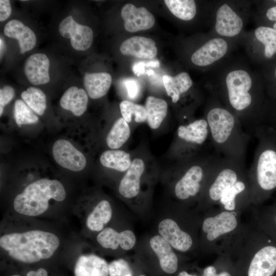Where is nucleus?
Returning <instances> with one entry per match:
<instances>
[{
	"instance_id": "obj_1",
	"label": "nucleus",
	"mask_w": 276,
	"mask_h": 276,
	"mask_svg": "<svg viewBox=\"0 0 276 276\" xmlns=\"http://www.w3.org/2000/svg\"><path fill=\"white\" fill-rule=\"evenodd\" d=\"M208 124L214 151L222 157L245 166L251 137L238 118L227 108L212 106L204 118Z\"/></svg>"
},
{
	"instance_id": "obj_2",
	"label": "nucleus",
	"mask_w": 276,
	"mask_h": 276,
	"mask_svg": "<svg viewBox=\"0 0 276 276\" xmlns=\"http://www.w3.org/2000/svg\"><path fill=\"white\" fill-rule=\"evenodd\" d=\"M59 245L55 234L40 230L13 233L0 238V246L13 259L33 263L51 258Z\"/></svg>"
},
{
	"instance_id": "obj_3",
	"label": "nucleus",
	"mask_w": 276,
	"mask_h": 276,
	"mask_svg": "<svg viewBox=\"0 0 276 276\" xmlns=\"http://www.w3.org/2000/svg\"><path fill=\"white\" fill-rule=\"evenodd\" d=\"M254 136L259 145L248 170L251 202H261L268 193L276 188V150L267 147L265 136L260 126Z\"/></svg>"
},
{
	"instance_id": "obj_4",
	"label": "nucleus",
	"mask_w": 276,
	"mask_h": 276,
	"mask_svg": "<svg viewBox=\"0 0 276 276\" xmlns=\"http://www.w3.org/2000/svg\"><path fill=\"white\" fill-rule=\"evenodd\" d=\"M65 197V189L59 181L41 178L30 183L22 193L17 195L13 206L19 214L36 216L48 210L50 199L62 201Z\"/></svg>"
},
{
	"instance_id": "obj_5",
	"label": "nucleus",
	"mask_w": 276,
	"mask_h": 276,
	"mask_svg": "<svg viewBox=\"0 0 276 276\" xmlns=\"http://www.w3.org/2000/svg\"><path fill=\"white\" fill-rule=\"evenodd\" d=\"M248 174L246 166L221 157L202 193L209 203H219L223 192Z\"/></svg>"
},
{
	"instance_id": "obj_6",
	"label": "nucleus",
	"mask_w": 276,
	"mask_h": 276,
	"mask_svg": "<svg viewBox=\"0 0 276 276\" xmlns=\"http://www.w3.org/2000/svg\"><path fill=\"white\" fill-rule=\"evenodd\" d=\"M176 133L177 155L182 159L208 152L204 149L208 146L212 147L208 124L205 119L180 125Z\"/></svg>"
},
{
	"instance_id": "obj_7",
	"label": "nucleus",
	"mask_w": 276,
	"mask_h": 276,
	"mask_svg": "<svg viewBox=\"0 0 276 276\" xmlns=\"http://www.w3.org/2000/svg\"><path fill=\"white\" fill-rule=\"evenodd\" d=\"M275 272L276 241L264 232L261 243L250 261L247 276H273Z\"/></svg>"
},
{
	"instance_id": "obj_8",
	"label": "nucleus",
	"mask_w": 276,
	"mask_h": 276,
	"mask_svg": "<svg viewBox=\"0 0 276 276\" xmlns=\"http://www.w3.org/2000/svg\"><path fill=\"white\" fill-rule=\"evenodd\" d=\"M60 35L70 38L72 47L76 50L84 51L88 49L93 41V31L88 26L78 24L72 16L62 20L59 25Z\"/></svg>"
},
{
	"instance_id": "obj_9",
	"label": "nucleus",
	"mask_w": 276,
	"mask_h": 276,
	"mask_svg": "<svg viewBox=\"0 0 276 276\" xmlns=\"http://www.w3.org/2000/svg\"><path fill=\"white\" fill-rule=\"evenodd\" d=\"M52 154L59 165L72 171H80L86 165L87 161L84 154L71 142L65 139H59L54 142Z\"/></svg>"
},
{
	"instance_id": "obj_10",
	"label": "nucleus",
	"mask_w": 276,
	"mask_h": 276,
	"mask_svg": "<svg viewBox=\"0 0 276 276\" xmlns=\"http://www.w3.org/2000/svg\"><path fill=\"white\" fill-rule=\"evenodd\" d=\"M238 220L231 211H223L215 216L208 217L203 221L202 229L209 242H213L221 236L236 229Z\"/></svg>"
},
{
	"instance_id": "obj_11",
	"label": "nucleus",
	"mask_w": 276,
	"mask_h": 276,
	"mask_svg": "<svg viewBox=\"0 0 276 276\" xmlns=\"http://www.w3.org/2000/svg\"><path fill=\"white\" fill-rule=\"evenodd\" d=\"M121 15L124 21L125 30L130 32L149 29L155 23L153 15L146 8H136L131 4H127L123 7Z\"/></svg>"
},
{
	"instance_id": "obj_12",
	"label": "nucleus",
	"mask_w": 276,
	"mask_h": 276,
	"mask_svg": "<svg viewBox=\"0 0 276 276\" xmlns=\"http://www.w3.org/2000/svg\"><path fill=\"white\" fill-rule=\"evenodd\" d=\"M159 235L174 249L181 252L189 250L192 246L191 236L182 230L175 221L166 218L162 220L158 226Z\"/></svg>"
},
{
	"instance_id": "obj_13",
	"label": "nucleus",
	"mask_w": 276,
	"mask_h": 276,
	"mask_svg": "<svg viewBox=\"0 0 276 276\" xmlns=\"http://www.w3.org/2000/svg\"><path fill=\"white\" fill-rule=\"evenodd\" d=\"M145 166L144 161L140 158H135L132 160L130 167L126 171L119 186V192L123 197L130 199L139 194L141 177Z\"/></svg>"
},
{
	"instance_id": "obj_14",
	"label": "nucleus",
	"mask_w": 276,
	"mask_h": 276,
	"mask_svg": "<svg viewBox=\"0 0 276 276\" xmlns=\"http://www.w3.org/2000/svg\"><path fill=\"white\" fill-rule=\"evenodd\" d=\"M228 49L227 43L221 38H215L207 41L192 55L191 61L201 66L209 65L222 58Z\"/></svg>"
},
{
	"instance_id": "obj_15",
	"label": "nucleus",
	"mask_w": 276,
	"mask_h": 276,
	"mask_svg": "<svg viewBox=\"0 0 276 276\" xmlns=\"http://www.w3.org/2000/svg\"><path fill=\"white\" fill-rule=\"evenodd\" d=\"M50 60L43 53L30 55L26 60L24 71L29 81L33 85L45 84L49 82Z\"/></svg>"
},
{
	"instance_id": "obj_16",
	"label": "nucleus",
	"mask_w": 276,
	"mask_h": 276,
	"mask_svg": "<svg viewBox=\"0 0 276 276\" xmlns=\"http://www.w3.org/2000/svg\"><path fill=\"white\" fill-rule=\"evenodd\" d=\"M97 240L105 248L115 250L120 246L123 250H128L134 247L136 238L134 233L129 229L118 232L111 227H106L97 235Z\"/></svg>"
},
{
	"instance_id": "obj_17",
	"label": "nucleus",
	"mask_w": 276,
	"mask_h": 276,
	"mask_svg": "<svg viewBox=\"0 0 276 276\" xmlns=\"http://www.w3.org/2000/svg\"><path fill=\"white\" fill-rule=\"evenodd\" d=\"M242 18L227 4H223L216 13L215 30L220 35L233 37L238 35L243 27Z\"/></svg>"
},
{
	"instance_id": "obj_18",
	"label": "nucleus",
	"mask_w": 276,
	"mask_h": 276,
	"mask_svg": "<svg viewBox=\"0 0 276 276\" xmlns=\"http://www.w3.org/2000/svg\"><path fill=\"white\" fill-rule=\"evenodd\" d=\"M120 51L124 55L142 59H152L157 53L153 40L139 36H133L124 41L120 46Z\"/></svg>"
},
{
	"instance_id": "obj_19",
	"label": "nucleus",
	"mask_w": 276,
	"mask_h": 276,
	"mask_svg": "<svg viewBox=\"0 0 276 276\" xmlns=\"http://www.w3.org/2000/svg\"><path fill=\"white\" fill-rule=\"evenodd\" d=\"M4 33L6 36L18 41L19 52L22 54L32 50L36 45L37 39L34 32L19 20H9L5 25Z\"/></svg>"
},
{
	"instance_id": "obj_20",
	"label": "nucleus",
	"mask_w": 276,
	"mask_h": 276,
	"mask_svg": "<svg viewBox=\"0 0 276 276\" xmlns=\"http://www.w3.org/2000/svg\"><path fill=\"white\" fill-rule=\"evenodd\" d=\"M150 245L158 257L162 269L167 273H175L178 268V259L172 247L159 235L150 239Z\"/></svg>"
},
{
	"instance_id": "obj_21",
	"label": "nucleus",
	"mask_w": 276,
	"mask_h": 276,
	"mask_svg": "<svg viewBox=\"0 0 276 276\" xmlns=\"http://www.w3.org/2000/svg\"><path fill=\"white\" fill-rule=\"evenodd\" d=\"M75 276H108V264L95 255L81 256L74 268Z\"/></svg>"
},
{
	"instance_id": "obj_22",
	"label": "nucleus",
	"mask_w": 276,
	"mask_h": 276,
	"mask_svg": "<svg viewBox=\"0 0 276 276\" xmlns=\"http://www.w3.org/2000/svg\"><path fill=\"white\" fill-rule=\"evenodd\" d=\"M88 96L84 89L72 86L62 95L60 100V105L63 109L72 112L74 115L80 117L87 109Z\"/></svg>"
},
{
	"instance_id": "obj_23",
	"label": "nucleus",
	"mask_w": 276,
	"mask_h": 276,
	"mask_svg": "<svg viewBox=\"0 0 276 276\" xmlns=\"http://www.w3.org/2000/svg\"><path fill=\"white\" fill-rule=\"evenodd\" d=\"M112 82L110 74L106 72L86 73L83 83L88 96L98 99L104 96L108 91Z\"/></svg>"
},
{
	"instance_id": "obj_24",
	"label": "nucleus",
	"mask_w": 276,
	"mask_h": 276,
	"mask_svg": "<svg viewBox=\"0 0 276 276\" xmlns=\"http://www.w3.org/2000/svg\"><path fill=\"white\" fill-rule=\"evenodd\" d=\"M163 81L167 95L174 103H177L181 95L188 91L193 84L190 75L186 72H181L175 76L165 75Z\"/></svg>"
},
{
	"instance_id": "obj_25",
	"label": "nucleus",
	"mask_w": 276,
	"mask_h": 276,
	"mask_svg": "<svg viewBox=\"0 0 276 276\" xmlns=\"http://www.w3.org/2000/svg\"><path fill=\"white\" fill-rule=\"evenodd\" d=\"M147 111V122L149 127L152 129L159 127L166 118L168 111V104L162 99L154 96H148L145 102Z\"/></svg>"
},
{
	"instance_id": "obj_26",
	"label": "nucleus",
	"mask_w": 276,
	"mask_h": 276,
	"mask_svg": "<svg viewBox=\"0 0 276 276\" xmlns=\"http://www.w3.org/2000/svg\"><path fill=\"white\" fill-rule=\"evenodd\" d=\"M112 214L111 206L108 201L102 200L95 207L86 219L87 227L90 230L100 232L110 220Z\"/></svg>"
},
{
	"instance_id": "obj_27",
	"label": "nucleus",
	"mask_w": 276,
	"mask_h": 276,
	"mask_svg": "<svg viewBox=\"0 0 276 276\" xmlns=\"http://www.w3.org/2000/svg\"><path fill=\"white\" fill-rule=\"evenodd\" d=\"M100 161L104 167L119 172H126L132 162L129 153L118 149L105 151L100 155Z\"/></svg>"
},
{
	"instance_id": "obj_28",
	"label": "nucleus",
	"mask_w": 276,
	"mask_h": 276,
	"mask_svg": "<svg viewBox=\"0 0 276 276\" xmlns=\"http://www.w3.org/2000/svg\"><path fill=\"white\" fill-rule=\"evenodd\" d=\"M130 128L124 118H120L112 125L106 137V144L111 149H118L129 139Z\"/></svg>"
},
{
	"instance_id": "obj_29",
	"label": "nucleus",
	"mask_w": 276,
	"mask_h": 276,
	"mask_svg": "<svg viewBox=\"0 0 276 276\" xmlns=\"http://www.w3.org/2000/svg\"><path fill=\"white\" fill-rule=\"evenodd\" d=\"M25 103L36 114L42 116L47 108V97L39 88L29 87L21 94Z\"/></svg>"
},
{
	"instance_id": "obj_30",
	"label": "nucleus",
	"mask_w": 276,
	"mask_h": 276,
	"mask_svg": "<svg viewBox=\"0 0 276 276\" xmlns=\"http://www.w3.org/2000/svg\"><path fill=\"white\" fill-rule=\"evenodd\" d=\"M164 2L170 11L180 19L190 20L196 15V6L193 0H165Z\"/></svg>"
},
{
	"instance_id": "obj_31",
	"label": "nucleus",
	"mask_w": 276,
	"mask_h": 276,
	"mask_svg": "<svg viewBox=\"0 0 276 276\" xmlns=\"http://www.w3.org/2000/svg\"><path fill=\"white\" fill-rule=\"evenodd\" d=\"M256 38L264 45V55L271 58L276 53V30L267 27H259L255 31Z\"/></svg>"
},
{
	"instance_id": "obj_32",
	"label": "nucleus",
	"mask_w": 276,
	"mask_h": 276,
	"mask_svg": "<svg viewBox=\"0 0 276 276\" xmlns=\"http://www.w3.org/2000/svg\"><path fill=\"white\" fill-rule=\"evenodd\" d=\"M120 109L122 118L128 123L131 121L133 116L137 123L144 122L147 120V111L142 105L124 100L120 104Z\"/></svg>"
},
{
	"instance_id": "obj_33",
	"label": "nucleus",
	"mask_w": 276,
	"mask_h": 276,
	"mask_svg": "<svg viewBox=\"0 0 276 276\" xmlns=\"http://www.w3.org/2000/svg\"><path fill=\"white\" fill-rule=\"evenodd\" d=\"M13 114L15 122L19 126L35 124L39 120L35 112L20 99L15 102Z\"/></svg>"
},
{
	"instance_id": "obj_34",
	"label": "nucleus",
	"mask_w": 276,
	"mask_h": 276,
	"mask_svg": "<svg viewBox=\"0 0 276 276\" xmlns=\"http://www.w3.org/2000/svg\"><path fill=\"white\" fill-rule=\"evenodd\" d=\"M263 232L276 241V205L265 211L261 219Z\"/></svg>"
},
{
	"instance_id": "obj_35",
	"label": "nucleus",
	"mask_w": 276,
	"mask_h": 276,
	"mask_svg": "<svg viewBox=\"0 0 276 276\" xmlns=\"http://www.w3.org/2000/svg\"><path fill=\"white\" fill-rule=\"evenodd\" d=\"M109 276H133L132 270L125 260L119 259L108 264Z\"/></svg>"
},
{
	"instance_id": "obj_36",
	"label": "nucleus",
	"mask_w": 276,
	"mask_h": 276,
	"mask_svg": "<svg viewBox=\"0 0 276 276\" xmlns=\"http://www.w3.org/2000/svg\"><path fill=\"white\" fill-rule=\"evenodd\" d=\"M15 90L9 85L4 86L0 89V116H2L5 106L14 97Z\"/></svg>"
},
{
	"instance_id": "obj_37",
	"label": "nucleus",
	"mask_w": 276,
	"mask_h": 276,
	"mask_svg": "<svg viewBox=\"0 0 276 276\" xmlns=\"http://www.w3.org/2000/svg\"><path fill=\"white\" fill-rule=\"evenodd\" d=\"M124 84L126 86L127 94L131 99H135L139 93V85L137 82L132 79H127L125 80Z\"/></svg>"
},
{
	"instance_id": "obj_38",
	"label": "nucleus",
	"mask_w": 276,
	"mask_h": 276,
	"mask_svg": "<svg viewBox=\"0 0 276 276\" xmlns=\"http://www.w3.org/2000/svg\"><path fill=\"white\" fill-rule=\"evenodd\" d=\"M11 6L9 0L0 1V21H4L11 15Z\"/></svg>"
},
{
	"instance_id": "obj_39",
	"label": "nucleus",
	"mask_w": 276,
	"mask_h": 276,
	"mask_svg": "<svg viewBox=\"0 0 276 276\" xmlns=\"http://www.w3.org/2000/svg\"><path fill=\"white\" fill-rule=\"evenodd\" d=\"M202 276H231V275L226 271H222L218 274L215 267L209 266L204 269Z\"/></svg>"
},
{
	"instance_id": "obj_40",
	"label": "nucleus",
	"mask_w": 276,
	"mask_h": 276,
	"mask_svg": "<svg viewBox=\"0 0 276 276\" xmlns=\"http://www.w3.org/2000/svg\"><path fill=\"white\" fill-rule=\"evenodd\" d=\"M26 276H48L47 271L44 268H39L37 270L29 271Z\"/></svg>"
},
{
	"instance_id": "obj_41",
	"label": "nucleus",
	"mask_w": 276,
	"mask_h": 276,
	"mask_svg": "<svg viewBox=\"0 0 276 276\" xmlns=\"http://www.w3.org/2000/svg\"><path fill=\"white\" fill-rule=\"evenodd\" d=\"M145 66L143 62L136 63L133 66V71L135 74L139 75L144 72Z\"/></svg>"
},
{
	"instance_id": "obj_42",
	"label": "nucleus",
	"mask_w": 276,
	"mask_h": 276,
	"mask_svg": "<svg viewBox=\"0 0 276 276\" xmlns=\"http://www.w3.org/2000/svg\"><path fill=\"white\" fill-rule=\"evenodd\" d=\"M266 16L270 20L276 21V6L271 7L267 11Z\"/></svg>"
},
{
	"instance_id": "obj_43",
	"label": "nucleus",
	"mask_w": 276,
	"mask_h": 276,
	"mask_svg": "<svg viewBox=\"0 0 276 276\" xmlns=\"http://www.w3.org/2000/svg\"><path fill=\"white\" fill-rule=\"evenodd\" d=\"M6 44L4 40L1 37L0 38V55L1 59L3 57L4 54L6 51Z\"/></svg>"
},
{
	"instance_id": "obj_44",
	"label": "nucleus",
	"mask_w": 276,
	"mask_h": 276,
	"mask_svg": "<svg viewBox=\"0 0 276 276\" xmlns=\"http://www.w3.org/2000/svg\"><path fill=\"white\" fill-rule=\"evenodd\" d=\"M178 276H197V275L189 274V273H188L187 272L185 271H182L179 273Z\"/></svg>"
},
{
	"instance_id": "obj_45",
	"label": "nucleus",
	"mask_w": 276,
	"mask_h": 276,
	"mask_svg": "<svg viewBox=\"0 0 276 276\" xmlns=\"http://www.w3.org/2000/svg\"><path fill=\"white\" fill-rule=\"evenodd\" d=\"M273 28L276 30V22L274 24L273 26Z\"/></svg>"
},
{
	"instance_id": "obj_46",
	"label": "nucleus",
	"mask_w": 276,
	"mask_h": 276,
	"mask_svg": "<svg viewBox=\"0 0 276 276\" xmlns=\"http://www.w3.org/2000/svg\"><path fill=\"white\" fill-rule=\"evenodd\" d=\"M12 276H20V275H16V274H14V275H12Z\"/></svg>"
},
{
	"instance_id": "obj_47",
	"label": "nucleus",
	"mask_w": 276,
	"mask_h": 276,
	"mask_svg": "<svg viewBox=\"0 0 276 276\" xmlns=\"http://www.w3.org/2000/svg\"><path fill=\"white\" fill-rule=\"evenodd\" d=\"M139 276H145V275H140Z\"/></svg>"
},
{
	"instance_id": "obj_48",
	"label": "nucleus",
	"mask_w": 276,
	"mask_h": 276,
	"mask_svg": "<svg viewBox=\"0 0 276 276\" xmlns=\"http://www.w3.org/2000/svg\"><path fill=\"white\" fill-rule=\"evenodd\" d=\"M275 76H276V70H275Z\"/></svg>"
},
{
	"instance_id": "obj_49",
	"label": "nucleus",
	"mask_w": 276,
	"mask_h": 276,
	"mask_svg": "<svg viewBox=\"0 0 276 276\" xmlns=\"http://www.w3.org/2000/svg\"><path fill=\"white\" fill-rule=\"evenodd\" d=\"M274 2H276V0H275V1H274Z\"/></svg>"
}]
</instances>
